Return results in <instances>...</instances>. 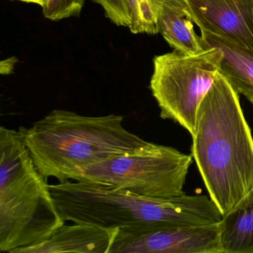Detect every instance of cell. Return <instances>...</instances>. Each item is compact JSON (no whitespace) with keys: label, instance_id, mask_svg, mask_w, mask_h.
<instances>
[{"label":"cell","instance_id":"obj_1","mask_svg":"<svg viewBox=\"0 0 253 253\" xmlns=\"http://www.w3.org/2000/svg\"><path fill=\"white\" fill-rule=\"evenodd\" d=\"M192 137V158L226 215L253 192V138L238 93L219 72L200 105Z\"/></svg>","mask_w":253,"mask_h":253},{"label":"cell","instance_id":"obj_2","mask_svg":"<svg viewBox=\"0 0 253 253\" xmlns=\"http://www.w3.org/2000/svg\"><path fill=\"white\" fill-rule=\"evenodd\" d=\"M49 189L65 221L107 230L198 226L219 223L223 219L218 207L205 195L146 198L76 180L51 184Z\"/></svg>","mask_w":253,"mask_h":253},{"label":"cell","instance_id":"obj_3","mask_svg":"<svg viewBox=\"0 0 253 253\" xmlns=\"http://www.w3.org/2000/svg\"><path fill=\"white\" fill-rule=\"evenodd\" d=\"M124 121V116L114 114L84 116L54 109L18 130L40 172L63 183L78 180L88 167L152 144L128 131Z\"/></svg>","mask_w":253,"mask_h":253},{"label":"cell","instance_id":"obj_4","mask_svg":"<svg viewBox=\"0 0 253 253\" xmlns=\"http://www.w3.org/2000/svg\"><path fill=\"white\" fill-rule=\"evenodd\" d=\"M65 223L21 133L0 127V251L41 244Z\"/></svg>","mask_w":253,"mask_h":253},{"label":"cell","instance_id":"obj_5","mask_svg":"<svg viewBox=\"0 0 253 253\" xmlns=\"http://www.w3.org/2000/svg\"><path fill=\"white\" fill-rule=\"evenodd\" d=\"M192 155L152 143L134 153L109 158L85 169L76 181L124 189L140 196L167 198L184 195Z\"/></svg>","mask_w":253,"mask_h":253},{"label":"cell","instance_id":"obj_6","mask_svg":"<svg viewBox=\"0 0 253 253\" xmlns=\"http://www.w3.org/2000/svg\"><path fill=\"white\" fill-rule=\"evenodd\" d=\"M222 57L214 47L196 54L174 50L154 57L150 88L163 119L172 120L191 135L195 133L200 105L218 73Z\"/></svg>","mask_w":253,"mask_h":253},{"label":"cell","instance_id":"obj_7","mask_svg":"<svg viewBox=\"0 0 253 253\" xmlns=\"http://www.w3.org/2000/svg\"><path fill=\"white\" fill-rule=\"evenodd\" d=\"M220 222L159 229H118L109 253H223Z\"/></svg>","mask_w":253,"mask_h":253},{"label":"cell","instance_id":"obj_8","mask_svg":"<svg viewBox=\"0 0 253 253\" xmlns=\"http://www.w3.org/2000/svg\"><path fill=\"white\" fill-rule=\"evenodd\" d=\"M201 32L253 56V0H185Z\"/></svg>","mask_w":253,"mask_h":253},{"label":"cell","instance_id":"obj_9","mask_svg":"<svg viewBox=\"0 0 253 253\" xmlns=\"http://www.w3.org/2000/svg\"><path fill=\"white\" fill-rule=\"evenodd\" d=\"M117 231L85 223H65L46 241L18 253H109Z\"/></svg>","mask_w":253,"mask_h":253},{"label":"cell","instance_id":"obj_10","mask_svg":"<svg viewBox=\"0 0 253 253\" xmlns=\"http://www.w3.org/2000/svg\"><path fill=\"white\" fill-rule=\"evenodd\" d=\"M157 27L169 45L178 52L196 54L204 51L185 0H156Z\"/></svg>","mask_w":253,"mask_h":253},{"label":"cell","instance_id":"obj_11","mask_svg":"<svg viewBox=\"0 0 253 253\" xmlns=\"http://www.w3.org/2000/svg\"><path fill=\"white\" fill-rule=\"evenodd\" d=\"M203 48L214 47L221 51L222 61L219 69L238 94L247 97L253 105V56L238 49L223 38L201 32Z\"/></svg>","mask_w":253,"mask_h":253},{"label":"cell","instance_id":"obj_12","mask_svg":"<svg viewBox=\"0 0 253 253\" xmlns=\"http://www.w3.org/2000/svg\"><path fill=\"white\" fill-rule=\"evenodd\" d=\"M223 253H253V192L220 222Z\"/></svg>","mask_w":253,"mask_h":253},{"label":"cell","instance_id":"obj_13","mask_svg":"<svg viewBox=\"0 0 253 253\" xmlns=\"http://www.w3.org/2000/svg\"><path fill=\"white\" fill-rule=\"evenodd\" d=\"M85 0H46L42 7L44 17L57 22L70 17H78L82 12Z\"/></svg>","mask_w":253,"mask_h":253},{"label":"cell","instance_id":"obj_14","mask_svg":"<svg viewBox=\"0 0 253 253\" xmlns=\"http://www.w3.org/2000/svg\"><path fill=\"white\" fill-rule=\"evenodd\" d=\"M18 62L16 57H12L0 63V73L4 75H10L14 71L16 63Z\"/></svg>","mask_w":253,"mask_h":253},{"label":"cell","instance_id":"obj_15","mask_svg":"<svg viewBox=\"0 0 253 253\" xmlns=\"http://www.w3.org/2000/svg\"><path fill=\"white\" fill-rule=\"evenodd\" d=\"M17 1H20V2H27V3L37 4V5L42 7L45 5V1H46V0H17Z\"/></svg>","mask_w":253,"mask_h":253}]
</instances>
